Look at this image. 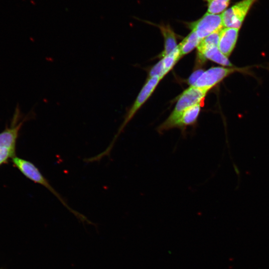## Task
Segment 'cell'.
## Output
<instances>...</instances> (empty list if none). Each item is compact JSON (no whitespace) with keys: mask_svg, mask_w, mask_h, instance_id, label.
<instances>
[{"mask_svg":"<svg viewBox=\"0 0 269 269\" xmlns=\"http://www.w3.org/2000/svg\"><path fill=\"white\" fill-rule=\"evenodd\" d=\"M209 91L190 86L179 96L175 106L169 116L158 128L157 132L165 131L176 128V124L182 113L189 107L201 103Z\"/></svg>","mask_w":269,"mask_h":269,"instance_id":"1","label":"cell"},{"mask_svg":"<svg viewBox=\"0 0 269 269\" xmlns=\"http://www.w3.org/2000/svg\"><path fill=\"white\" fill-rule=\"evenodd\" d=\"M14 165L27 178L35 183L42 185L50 191L62 203V204L78 219L83 223L92 224L85 216L71 208L63 197L49 183L47 179L43 175L39 169L31 162L16 156L12 158Z\"/></svg>","mask_w":269,"mask_h":269,"instance_id":"2","label":"cell"},{"mask_svg":"<svg viewBox=\"0 0 269 269\" xmlns=\"http://www.w3.org/2000/svg\"><path fill=\"white\" fill-rule=\"evenodd\" d=\"M160 80L161 79L159 76H154L148 79L138 94L134 104L128 111L123 123L120 127L111 144L105 151L96 156L98 160H99L105 156L109 155L113 145L121 133L122 132L125 127L133 118L136 112L149 98Z\"/></svg>","mask_w":269,"mask_h":269,"instance_id":"3","label":"cell"},{"mask_svg":"<svg viewBox=\"0 0 269 269\" xmlns=\"http://www.w3.org/2000/svg\"><path fill=\"white\" fill-rule=\"evenodd\" d=\"M257 0H242L221 14L223 26L240 29L247 14Z\"/></svg>","mask_w":269,"mask_h":269,"instance_id":"4","label":"cell"},{"mask_svg":"<svg viewBox=\"0 0 269 269\" xmlns=\"http://www.w3.org/2000/svg\"><path fill=\"white\" fill-rule=\"evenodd\" d=\"M245 70L233 67H213L204 71L192 86L209 91L229 75Z\"/></svg>","mask_w":269,"mask_h":269,"instance_id":"5","label":"cell"},{"mask_svg":"<svg viewBox=\"0 0 269 269\" xmlns=\"http://www.w3.org/2000/svg\"><path fill=\"white\" fill-rule=\"evenodd\" d=\"M188 26L201 39L220 30L223 26L221 14L207 12L197 20L189 23Z\"/></svg>","mask_w":269,"mask_h":269,"instance_id":"6","label":"cell"},{"mask_svg":"<svg viewBox=\"0 0 269 269\" xmlns=\"http://www.w3.org/2000/svg\"><path fill=\"white\" fill-rule=\"evenodd\" d=\"M31 114L20 121L22 115L18 106L15 109L13 115L10 126L6 127L5 129L0 133V147H5L15 149L17 138L18 136L19 130L24 122L27 118H30Z\"/></svg>","mask_w":269,"mask_h":269,"instance_id":"7","label":"cell"},{"mask_svg":"<svg viewBox=\"0 0 269 269\" xmlns=\"http://www.w3.org/2000/svg\"><path fill=\"white\" fill-rule=\"evenodd\" d=\"M239 31V29L228 27H224L221 30L218 47L228 57L235 47Z\"/></svg>","mask_w":269,"mask_h":269,"instance_id":"8","label":"cell"},{"mask_svg":"<svg viewBox=\"0 0 269 269\" xmlns=\"http://www.w3.org/2000/svg\"><path fill=\"white\" fill-rule=\"evenodd\" d=\"M197 55L202 62L209 59L223 66L233 67L228 57L223 54L217 46L207 48Z\"/></svg>","mask_w":269,"mask_h":269,"instance_id":"9","label":"cell"},{"mask_svg":"<svg viewBox=\"0 0 269 269\" xmlns=\"http://www.w3.org/2000/svg\"><path fill=\"white\" fill-rule=\"evenodd\" d=\"M201 110V103L193 105L186 109L178 120L176 128L182 131L189 126H193L197 122Z\"/></svg>","mask_w":269,"mask_h":269,"instance_id":"10","label":"cell"},{"mask_svg":"<svg viewBox=\"0 0 269 269\" xmlns=\"http://www.w3.org/2000/svg\"><path fill=\"white\" fill-rule=\"evenodd\" d=\"M158 27L164 38V49L160 54V56L163 58L165 56L171 53L177 46V41L175 33L168 25H159Z\"/></svg>","mask_w":269,"mask_h":269,"instance_id":"11","label":"cell"},{"mask_svg":"<svg viewBox=\"0 0 269 269\" xmlns=\"http://www.w3.org/2000/svg\"><path fill=\"white\" fill-rule=\"evenodd\" d=\"M200 39L195 32H191L178 45L181 57L190 52L200 43Z\"/></svg>","mask_w":269,"mask_h":269,"instance_id":"12","label":"cell"},{"mask_svg":"<svg viewBox=\"0 0 269 269\" xmlns=\"http://www.w3.org/2000/svg\"><path fill=\"white\" fill-rule=\"evenodd\" d=\"M180 58L181 56L178 45L171 53L162 58V78L173 68Z\"/></svg>","mask_w":269,"mask_h":269,"instance_id":"13","label":"cell"},{"mask_svg":"<svg viewBox=\"0 0 269 269\" xmlns=\"http://www.w3.org/2000/svg\"><path fill=\"white\" fill-rule=\"evenodd\" d=\"M221 30L214 32L201 39L197 47V54L202 52L207 48L218 46Z\"/></svg>","mask_w":269,"mask_h":269,"instance_id":"14","label":"cell"},{"mask_svg":"<svg viewBox=\"0 0 269 269\" xmlns=\"http://www.w3.org/2000/svg\"><path fill=\"white\" fill-rule=\"evenodd\" d=\"M207 3V12L219 14L223 12L229 4L231 0H204Z\"/></svg>","mask_w":269,"mask_h":269,"instance_id":"15","label":"cell"},{"mask_svg":"<svg viewBox=\"0 0 269 269\" xmlns=\"http://www.w3.org/2000/svg\"><path fill=\"white\" fill-rule=\"evenodd\" d=\"M15 149L5 147H0V165L5 162L9 158L15 156Z\"/></svg>","mask_w":269,"mask_h":269,"instance_id":"16","label":"cell"},{"mask_svg":"<svg viewBox=\"0 0 269 269\" xmlns=\"http://www.w3.org/2000/svg\"><path fill=\"white\" fill-rule=\"evenodd\" d=\"M163 65L162 60H160L158 63L154 65L150 69L149 72V78L159 76L160 78L162 79Z\"/></svg>","mask_w":269,"mask_h":269,"instance_id":"17","label":"cell"},{"mask_svg":"<svg viewBox=\"0 0 269 269\" xmlns=\"http://www.w3.org/2000/svg\"><path fill=\"white\" fill-rule=\"evenodd\" d=\"M204 71L202 69H198L195 71L189 77L188 82L190 86H192Z\"/></svg>","mask_w":269,"mask_h":269,"instance_id":"18","label":"cell"}]
</instances>
